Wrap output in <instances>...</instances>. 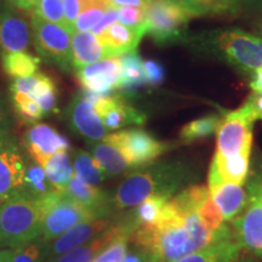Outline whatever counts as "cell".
Instances as JSON below:
<instances>
[{"instance_id": "1", "label": "cell", "mask_w": 262, "mask_h": 262, "mask_svg": "<svg viewBox=\"0 0 262 262\" xmlns=\"http://www.w3.org/2000/svg\"><path fill=\"white\" fill-rule=\"evenodd\" d=\"M227 225L212 232L199 214L181 204L172 196L164 205L158 221L141 226L131 239L136 248L162 262H173L194 253L212 242L233 237Z\"/></svg>"}, {"instance_id": "2", "label": "cell", "mask_w": 262, "mask_h": 262, "mask_svg": "<svg viewBox=\"0 0 262 262\" xmlns=\"http://www.w3.org/2000/svg\"><path fill=\"white\" fill-rule=\"evenodd\" d=\"M199 173L185 160H165L136 170L120 183L113 195L116 209H129L139 205L149 196L166 201L180 191L194 185Z\"/></svg>"}, {"instance_id": "3", "label": "cell", "mask_w": 262, "mask_h": 262, "mask_svg": "<svg viewBox=\"0 0 262 262\" xmlns=\"http://www.w3.org/2000/svg\"><path fill=\"white\" fill-rule=\"evenodd\" d=\"M48 205V195H18L0 203V249H14L40 237Z\"/></svg>"}, {"instance_id": "4", "label": "cell", "mask_w": 262, "mask_h": 262, "mask_svg": "<svg viewBox=\"0 0 262 262\" xmlns=\"http://www.w3.org/2000/svg\"><path fill=\"white\" fill-rule=\"evenodd\" d=\"M248 203L233 220L234 235L242 249L262 260V172L247 179Z\"/></svg>"}, {"instance_id": "5", "label": "cell", "mask_w": 262, "mask_h": 262, "mask_svg": "<svg viewBox=\"0 0 262 262\" xmlns=\"http://www.w3.org/2000/svg\"><path fill=\"white\" fill-rule=\"evenodd\" d=\"M48 201V210L42 222L40 235L48 243L60 237L74 226L79 225L80 222L106 219L100 212L86 208L70 198H66L57 191L49 194Z\"/></svg>"}, {"instance_id": "6", "label": "cell", "mask_w": 262, "mask_h": 262, "mask_svg": "<svg viewBox=\"0 0 262 262\" xmlns=\"http://www.w3.org/2000/svg\"><path fill=\"white\" fill-rule=\"evenodd\" d=\"M191 15L176 0H148L145 4L146 33L157 41L180 38Z\"/></svg>"}, {"instance_id": "7", "label": "cell", "mask_w": 262, "mask_h": 262, "mask_svg": "<svg viewBox=\"0 0 262 262\" xmlns=\"http://www.w3.org/2000/svg\"><path fill=\"white\" fill-rule=\"evenodd\" d=\"M104 142L116 146L125 157L130 168H143L152 164L170 148L168 143L157 140L148 133L139 129L124 130L104 136Z\"/></svg>"}, {"instance_id": "8", "label": "cell", "mask_w": 262, "mask_h": 262, "mask_svg": "<svg viewBox=\"0 0 262 262\" xmlns=\"http://www.w3.org/2000/svg\"><path fill=\"white\" fill-rule=\"evenodd\" d=\"M33 37L39 54L68 71L72 67V33L63 26L32 16Z\"/></svg>"}, {"instance_id": "9", "label": "cell", "mask_w": 262, "mask_h": 262, "mask_svg": "<svg viewBox=\"0 0 262 262\" xmlns=\"http://www.w3.org/2000/svg\"><path fill=\"white\" fill-rule=\"evenodd\" d=\"M26 165L17 139L11 133L0 137V203L25 196Z\"/></svg>"}, {"instance_id": "10", "label": "cell", "mask_w": 262, "mask_h": 262, "mask_svg": "<svg viewBox=\"0 0 262 262\" xmlns=\"http://www.w3.org/2000/svg\"><path fill=\"white\" fill-rule=\"evenodd\" d=\"M254 120L235 110L224 118L217 130L215 157L226 158L243 153H251Z\"/></svg>"}, {"instance_id": "11", "label": "cell", "mask_w": 262, "mask_h": 262, "mask_svg": "<svg viewBox=\"0 0 262 262\" xmlns=\"http://www.w3.org/2000/svg\"><path fill=\"white\" fill-rule=\"evenodd\" d=\"M219 47L227 60L243 71H255L262 67V39L233 29L222 33Z\"/></svg>"}, {"instance_id": "12", "label": "cell", "mask_w": 262, "mask_h": 262, "mask_svg": "<svg viewBox=\"0 0 262 262\" xmlns=\"http://www.w3.org/2000/svg\"><path fill=\"white\" fill-rule=\"evenodd\" d=\"M86 96L94 103L95 110L107 130H116L126 125H143L145 114L127 104L122 96L111 94H95L85 91Z\"/></svg>"}, {"instance_id": "13", "label": "cell", "mask_w": 262, "mask_h": 262, "mask_svg": "<svg viewBox=\"0 0 262 262\" xmlns=\"http://www.w3.org/2000/svg\"><path fill=\"white\" fill-rule=\"evenodd\" d=\"M208 191L225 221H233L243 212L248 203V192L243 185L228 182L211 164L208 175Z\"/></svg>"}, {"instance_id": "14", "label": "cell", "mask_w": 262, "mask_h": 262, "mask_svg": "<svg viewBox=\"0 0 262 262\" xmlns=\"http://www.w3.org/2000/svg\"><path fill=\"white\" fill-rule=\"evenodd\" d=\"M24 145L33 162L41 168L54 155L70 149L68 140L47 124H34L29 127L24 135Z\"/></svg>"}, {"instance_id": "15", "label": "cell", "mask_w": 262, "mask_h": 262, "mask_svg": "<svg viewBox=\"0 0 262 262\" xmlns=\"http://www.w3.org/2000/svg\"><path fill=\"white\" fill-rule=\"evenodd\" d=\"M71 129L89 142H98L107 136L108 130L95 110L94 103L85 95H77L67 110Z\"/></svg>"}, {"instance_id": "16", "label": "cell", "mask_w": 262, "mask_h": 262, "mask_svg": "<svg viewBox=\"0 0 262 262\" xmlns=\"http://www.w3.org/2000/svg\"><path fill=\"white\" fill-rule=\"evenodd\" d=\"M78 79L81 85L95 94H110L119 88L122 80V67L118 57L103 60L88 64L78 70Z\"/></svg>"}, {"instance_id": "17", "label": "cell", "mask_w": 262, "mask_h": 262, "mask_svg": "<svg viewBox=\"0 0 262 262\" xmlns=\"http://www.w3.org/2000/svg\"><path fill=\"white\" fill-rule=\"evenodd\" d=\"M113 224L114 222L110 220V217L80 222L79 225L68 229L67 232H64L63 234L48 244V260L68 253L72 249L79 247V245L89 243L90 241L107 231Z\"/></svg>"}, {"instance_id": "18", "label": "cell", "mask_w": 262, "mask_h": 262, "mask_svg": "<svg viewBox=\"0 0 262 262\" xmlns=\"http://www.w3.org/2000/svg\"><path fill=\"white\" fill-rule=\"evenodd\" d=\"M57 192L66 198H70L86 208L100 212L104 217H110L116 209L113 204V196H111L103 189L98 188V186L86 183L75 173L72 176L70 182Z\"/></svg>"}, {"instance_id": "19", "label": "cell", "mask_w": 262, "mask_h": 262, "mask_svg": "<svg viewBox=\"0 0 262 262\" xmlns=\"http://www.w3.org/2000/svg\"><path fill=\"white\" fill-rule=\"evenodd\" d=\"M145 33L146 27H129L116 22L97 37L106 51V56L113 58L135 51Z\"/></svg>"}, {"instance_id": "20", "label": "cell", "mask_w": 262, "mask_h": 262, "mask_svg": "<svg viewBox=\"0 0 262 262\" xmlns=\"http://www.w3.org/2000/svg\"><path fill=\"white\" fill-rule=\"evenodd\" d=\"M28 24L12 9L0 5V48L4 52H21L28 47Z\"/></svg>"}, {"instance_id": "21", "label": "cell", "mask_w": 262, "mask_h": 262, "mask_svg": "<svg viewBox=\"0 0 262 262\" xmlns=\"http://www.w3.org/2000/svg\"><path fill=\"white\" fill-rule=\"evenodd\" d=\"M122 233L134 234V231L127 226L125 222H118L113 224L107 231L100 234L89 243H85L79 247L72 249L68 253L58 255V256L49 258L47 262H93L97 256L117 235Z\"/></svg>"}, {"instance_id": "22", "label": "cell", "mask_w": 262, "mask_h": 262, "mask_svg": "<svg viewBox=\"0 0 262 262\" xmlns=\"http://www.w3.org/2000/svg\"><path fill=\"white\" fill-rule=\"evenodd\" d=\"M242 250L243 249L233 235L212 242L206 247L173 262H235L242 256Z\"/></svg>"}, {"instance_id": "23", "label": "cell", "mask_w": 262, "mask_h": 262, "mask_svg": "<svg viewBox=\"0 0 262 262\" xmlns=\"http://www.w3.org/2000/svg\"><path fill=\"white\" fill-rule=\"evenodd\" d=\"M106 57L100 39L93 32H74L72 34V67L75 70Z\"/></svg>"}, {"instance_id": "24", "label": "cell", "mask_w": 262, "mask_h": 262, "mask_svg": "<svg viewBox=\"0 0 262 262\" xmlns=\"http://www.w3.org/2000/svg\"><path fill=\"white\" fill-rule=\"evenodd\" d=\"M91 156L96 160L106 178L119 176L131 169L125 157L116 146L108 142H98L91 148Z\"/></svg>"}, {"instance_id": "25", "label": "cell", "mask_w": 262, "mask_h": 262, "mask_svg": "<svg viewBox=\"0 0 262 262\" xmlns=\"http://www.w3.org/2000/svg\"><path fill=\"white\" fill-rule=\"evenodd\" d=\"M250 155L251 153H243V155L226 157V158H219L214 156L211 164H214L226 181L244 185L249 175Z\"/></svg>"}, {"instance_id": "26", "label": "cell", "mask_w": 262, "mask_h": 262, "mask_svg": "<svg viewBox=\"0 0 262 262\" xmlns=\"http://www.w3.org/2000/svg\"><path fill=\"white\" fill-rule=\"evenodd\" d=\"M42 169L55 191L63 188L74 175L71 157L67 152H58L52 156Z\"/></svg>"}, {"instance_id": "27", "label": "cell", "mask_w": 262, "mask_h": 262, "mask_svg": "<svg viewBox=\"0 0 262 262\" xmlns=\"http://www.w3.org/2000/svg\"><path fill=\"white\" fill-rule=\"evenodd\" d=\"M4 70L12 78H25L37 73L40 60L26 52H4L2 54Z\"/></svg>"}, {"instance_id": "28", "label": "cell", "mask_w": 262, "mask_h": 262, "mask_svg": "<svg viewBox=\"0 0 262 262\" xmlns=\"http://www.w3.org/2000/svg\"><path fill=\"white\" fill-rule=\"evenodd\" d=\"M119 60L122 67V80L118 89L133 90L146 84L143 62L135 51L123 55Z\"/></svg>"}, {"instance_id": "29", "label": "cell", "mask_w": 262, "mask_h": 262, "mask_svg": "<svg viewBox=\"0 0 262 262\" xmlns=\"http://www.w3.org/2000/svg\"><path fill=\"white\" fill-rule=\"evenodd\" d=\"M166 202H168L166 199L159 198V196H149L139 205L134 206V210L127 216L126 220L135 228V231L141 226L156 224Z\"/></svg>"}, {"instance_id": "30", "label": "cell", "mask_w": 262, "mask_h": 262, "mask_svg": "<svg viewBox=\"0 0 262 262\" xmlns=\"http://www.w3.org/2000/svg\"><path fill=\"white\" fill-rule=\"evenodd\" d=\"M222 120H224V118L215 116V114L192 120V122L186 124L180 131V139L182 140V142L192 143L194 141L210 137L215 133H217Z\"/></svg>"}, {"instance_id": "31", "label": "cell", "mask_w": 262, "mask_h": 262, "mask_svg": "<svg viewBox=\"0 0 262 262\" xmlns=\"http://www.w3.org/2000/svg\"><path fill=\"white\" fill-rule=\"evenodd\" d=\"M52 192H55V188L49 182L44 169L35 162L27 163L25 172V196L40 199Z\"/></svg>"}, {"instance_id": "32", "label": "cell", "mask_w": 262, "mask_h": 262, "mask_svg": "<svg viewBox=\"0 0 262 262\" xmlns=\"http://www.w3.org/2000/svg\"><path fill=\"white\" fill-rule=\"evenodd\" d=\"M189 15H222L233 12L238 8V0H176Z\"/></svg>"}, {"instance_id": "33", "label": "cell", "mask_w": 262, "mask_h": 262, "mask_svg": "<svg viewBox=\"0 0 262 262\" xmlns=\"http://www.w3.org/2000/svg\"><path fill=\"white\" fill-rule=\"evenodd\" d=\"M72 165H73L75 175L79 176L81 180H84L89 185L98 186L107 179L98 166L96 160L93 158V156L84 152V150H75Z\"/></svg>"}, {"instance_id": "34", "label": "cell", "mask_w": 262, "mask_h": 262, "mask_svg": "<svg viewBox=\"0 0 262 262\" xmlns=\"http://www.w3.org/2000/svg\"><path fill=\"white\" fill-rule=\"evenodd\" d=\"M48 242L41 237L12 249L11 262H47Z\"/></svg>"}, {"instance_id": "35", "label": "cell", "mask_w": 262, "mask_h": 262, "mask_svg": "<svg viewBox=\"0 0 262 262\" xmlns=\"http://www.w3.org/2000/svg\"><path fill=\"white\" fill-rule=\"evenodd\" d=\"M12 102H14L15 112L17 113L19 119L24 120L25 123L34 124L45 116L37 101L28 97L27 95L14 93L12 94Z\"/></svg>"}, {"instance_id": "36", "label": "cell", "mask_w": 262, "mask_h": 262, "mask_svg": "<svg viewBox=\"0 0 262 262\" xmlns=\"http://www.w3.org/2000/svg\"><path fill=\"white\" fill-rule=\"evenodd\" d=\"M130 239L131 234L127 233L117 235L93 262H122L129 249Z\"/></svg>"}, {"instance_id": "37", "label": "cell", "mask_w": 262, "mask_h": 262, "mask_svg": "<svg viewBox=\"0 0 262 262\" xmlns=\"http://www.w3.org/2000/svg\"><path fill=\"white\" fill-rule=\"evenodd\" d=\"M33 15L64 27L63 0H39L38 5L33 10Z\"/></svg>"}, {"instance_id": "38", "label": "cell", "mask_w": 262, "mask_h": 262, "mask_svg": "<svg viewBox=\"0 0 262 262\" xmlns=\"http://www.w3.org/2000/svg\"><path fill=\"white\" fill-rule=\"evenodd\" d=\"M108 6L110 5L95 4V5H89L86 6V8H84L81 10L80 15L78 16L77 21L74 22L73 33L91 31V29H93L95 26L100 22V19L103 17L104 12H106ZM73 33H72V34H73Z\"/></svg>"}, {"instance_id": "39", "label": "cell", "mask_w": 262, "mask_h": 262, "mask_svg": "<svg viewBox=\"0 0 262 262\" xmlns=\"http://www.w3.org/2000/svg\"><path fill=\"white\" fill-rule=\"evenodd\" d=\"M120 24L129 27H145V5L118 8Z\"/></svg>"}, {"instance_id": "40", "label": "cell", "mask_w": 262, "mask_h": 262, "mask_svg": "<svg viewBox=\"0 0 262 262\" xmlns=\"http://www.w3.org/2000/svg\"><path fill=\"white\" fill-rule=\"evenodd\" d=\"M143 68H145L146 84L150 85V86H157L164 80V68L157 61H145L143 62Z\"/></svg>"}, {"instance_id": "41", "label": "cell", "mask_w": 262, "mask_h": 262, "mask_svg": "<svg viewBox=\"0 0 262 262\" xmlns=\"http://www.w3.org/2000/svg\"><path fill=\"white\" fill-rule=\"evenodd\" d=\"M64 9V27L71 33H73L74 22L77 21L78 16L80 15L81 0H63Z\"/></svg>"}, {"instance_id": "42", "label": "cell", "mask_w": 262, "mask_h": 262, "mask_svg": "<svg viewBox=\"0 0 262 262\" xmlns=\"http://www.w3.org/2000/svg\"><path fill=\"white\" fill-rule=\"evenodd\" d=\"M118 19H119L118 8H117V6L110 5L107 8L106 12H104L103 17L100 19V22H98V24L95 26L93 29H91V32H93L95 35L101 34V33H102L103 31H106V29L110 27V26L116 24Z\"/></svg>"}, {"instance_id": "43", "label": "cell", "mask_w": 262, "mask_h": 262, "mask_svg": "<svg viewBox=\"0 0 262 262\" xmlns=\"http://www.w3.org/2000/svg\"><path fill=\"white\" fill-rule=\"evenodd\" d=\"M12 125V119L10 116L8 103L5 100L0 96V137L5 136L10 133Z\"/></svg>"}, {"instance_id": "44", "label": "cell", "mask_w": 262, "mask_h": 262, "mask_svg": "<svg viewBox=\"0 0 262 262\" xmlns=\"http://www.w3.org/2000/svg\"><path fill=\"white\" fill-rule=\"evenodd\" d=\"M148 257V254L137 248V250H127L122 262H145Z\"/></svg>"}, {"instance_id": "45", "label": "cell", "mask_w": 262, "mask_h": 262, "mask_svg": "<svg viewBox=\"0 0 262 262\" xmlns=\"http://www.w3.org/2000/svg\"><path fill=\"white\" fill-rule=\"evenodd\" d=\"M250 88L254 94H262V67L254 71L253 79L250 81Z\"/></svg>"}, {"instance_id": "46", "label": "cell", "mask_w": 262, "mask_h": 262, "mask_svg": "<svg viewBox=\"0 0 262 262\" xmlns=\"http://www.w3.org/2000/svg\"><path fill=\"white\" fill-rule=\"evenodd\" d=\"M248 101L253 106L255 113L257 114V118L260 119L262 116V94H253L250 95V97L248 98Z\"/></svg>"}, {"instance_id": "47", "label": "cell", "mask_w": 262, "mask_h": 262, "mask_svg": "<svg viewBox=\"0 0 262 262\" xmlns=\"http://www.w3.org/2000/svg\"><path fill=\"white\" fill-rule=\"evenodd\" d=\"M111 5L122 8V6H143L146 0H110Z\"/></svg>"}, {"instance_id": "48", "label": "cell", "mask_w": 262, "mask_h": 262, "mask_svg": "<svg viewBox=\"0 0 262 262\" xmlns=\"http://www.w3.org/2000/svg\"><path fill=\"white\" fill-rule=\"evenodd\" d=\"M12 249H0V262H11Z\"/></svg>"}, {"instance_id": "49", "label": "cell", "mask_w": 262, "mask_h": 262, "mask_svg": "<svg viewBox=\"0 0 262 262\" xmlns=\"http://www.w3.org/2000/svg\"><path fill=\"white\" fill-rule=\"evenodd\" d=\"M102 4V5H111L110 0H81V8H86L89 5Z\"/></svg>"}, {"instance_id": "50", "label": "cell", "mask_w": 262, "mask_h": 262, "mask_svg": "<svg viewBox=\"0 0 262 262\" xmlns=\"http://www.w3.org/2000/svg\"><path fill=\"white\" fill-rule=\"evenodd\" d=\"M12 5L17 6L19 9H25L29 11V6H28V2L27 0H9Z\"/></svg>"}, {"instance_id": "51", "label": "cell", "mask_w": 262, "mask_h": 262, "mask_svg": "<svg viewBox=\"0 0 262 262\" xmlns=\"http://www.w3.org/2000/svg\"><path fill=\"white\" fill-rule=\"evenodd\" d=\"M235 262H262V260H258V258L254 256H241Z\"/></svg>"}, {"instance_id": "52", "label": "cell", "mask_w": 262, "mask_h": 262, "mask_svg": "<svg viewBox=\"0 0 262 262\" xmlns=\"http://www.w3.org/2000/svg\"><path fill=\"white\" fill-rule=\"evenodd\" d=\"M28 2V6H29V11L33 12V10L35 9V6L38 5L39 0H27Z\"/></svg>"}, {"instance_id": "53", "label": "cell", "mask_w": 262, "mask_h": 262, "mask_svg": "<svg viewBox=\"0 0 262 262\" xmlns=\"http://www.w3.org/2000/svg\"><path fill=\"white\" fill-rule=\"evenodd\" d=\"M145 262H162V261L158 260V258L155 257V256H150V255H148V257L146 258Z\"/></svg>"}, {"instance_id": "54", "label": "cell", "mask_w": 262, "mask_h": 262, "mask_svg": "<svg viewBox=\"0 0 262 262\" xmlns=\"http://www.w3.org/2000/svg\"><path fill=\"white\" fill-rule=\"evenodd\" d=\"M258 32H260V33H261V34H262V25H261V27H260V28H258Z\"/></svg>"}, {"instance_id": "55", "label": "cell", "mask_w": 262, "mask_h": 262, "mask_svg": "<svg viewBox=\"0 0 262 262\" xmlns=\"http://www.w3.org/2000/svg\"><path fill=\"white\" fill-rule=\"evenodd\" d=\"M260 119H262V116H261V117H260Z\"/></svg>"}, {"instance_id": "56", "label": "cell", "mask_w": 262, "mask_h": 262, "mask_svg": "<svg viewBox=\"0 0 262 262\" xmlns=\"http://www.w3.org/2000/svg\"><path fill=\"white\" fill-rule=\"evenodd\" d=\"M146 2H148V0H146Z\"/></svg>"}]
</instances>
